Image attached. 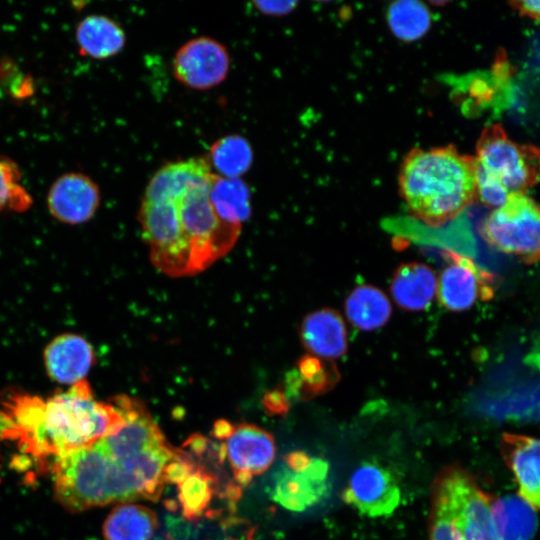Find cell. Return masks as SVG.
Listing matches in <instances>:
<instances>
[{
    "label": "cell",
    "mask_w": 540,
    "mask_h": 540,
    "mask_svg": "<svg viewBox=\"0 0 540 540\" xmlns=\"http://www.w3.org/2000/svg\"><path fill=\"white\" fill-rule=\"evenodd\" d=\"M492 521L498 540H531L537 530L535 509L520 496L507 495L492 502Z\"/></svg>",
    "instance_id": "d6986e66"
},
{
    "label": "cell",
    "mask_w": 540,
    "mask_h": 540,
    "mask_svg": "<svg viewBox=\"0 0 540 540\" xmlns=\"http://www.w3.org/2000/svg\"><path fill=\"white\" fill-rule=\"evenodd\" d=\"M264 405L272 414H283L287 411L288 402L283 393L274 391L264 399Z\"/></svg>",
    "instance_id": "4dcf8cb0"
},
{
    "label": "cell",
    "mask_w": 540,
    "mask_h": 540,
    "mask_svg": "<svg viewBox=\"0 0 540 540\" xmlns=\"http://www.w3.org/2000/svg\"><path fill=\"white\" fill-rule=\"evenodd\" d=\"M500 448L518 485L519 496L534 509H540V439L504 433Z\"/></svg>",
    "instance_id": "5bb4252c"
},
{
    "label": "cell",
    "mask_w": 540,
    "mask_h": 540,
    "mask_svg": "<svg viewBox=\"0 0 540 540\" xmlns=\"http://www.w3.org/2000/svg\"><path fill=\"white\" fill-rule=\"evenodd\" d=\"M510 6L516 11L520 16L527 17L538 23H540V1L527 0V1H511L509 2Z\"/></svg>",
    "instance_id": "83f0119b"
},
{
    "label": "cell",
    "mask_w": 540,
    "mask_h": 540,
    "mask_svg": "<svg viewBox=\"0 0 540 540\" xmlns=\"http://www.w3.org/2000/svg\"><path fill=\"white\" fill-rule=\"evenodd\" d=\"M79 52L94 59H106L118 54L125 46L123 28L106 15L90 14L81 19L75 29Z\"/></svg>",
    "instance_id": "ac0fdd59"
},
{
    "label": "cell",
    "mask_w": 540,
    "mask_h": 540,
    "mask_svg": "<svg viewBox=\"0 0 540 540\" xmlns=\"http://www.w3.org/2000/svg\"><path fill=\"white\" fill-rule=\"evenodd\" d=\"M273 436L252 424L234 426L231 435L218 449V459L225 458L232 468L233 478L239 487L247 486L253 476L266 471L275 457Z\"/></svg>",
    "instance_id": "9c48e42d"
},
{
    "label": "cell",
    "mask_w": 540,
    "mask_h": 540,
    "mask_svg": "<svg viewBox=\"0 0 540 540\" xmlns=\"http://www.w3.org/2000/svg\"><path fill=\"white\" fill-rule=\"evenodd\" d=\"M342 498L363 515L383 517L391 515L399 506L401 491L389 469L368 461L353 472Z\"/></svg>",
    "instance_id": "30bf717a"
},
{
    "label": "cell",
    "mask_w": 540,
    "mask_h": 540,
    "mask_svg": "<svg viewBox=\"0 0 540 540\" xmlns=\"http://www.w3.org/2000/svg\"><path fill=\"white\" fill-rule=\"evenodd\" d=\"M474 159L476 175L497 182L510 194L526 193L540 179V148L513 141L498 123L482 130Z\"/></svg>",
    "instance_id": "8992f818"
},
{
    "label": "cell",
    "mask_w": 540,
    "mask_h": 540,
    "mask_svg": "<svg viewBox=\"0 0 540 540\" xmlns=\"http://www.w3.org/2000/svg\"><path fill=\"white\" fill-rule=\"evenodd\" d=\"M217 175L225 178H239L251 167L253 150L241 135H228L218 139L210 148L207 158Z\"/></svg>",
    "instance_id": "603a6c76"
},
{
    "label": "cell",
    "mask_w": 540,
    "mask_h": 540,
    "mask_svg": "<svg viewBox=\"0 0 540 540\" xmlns=\"http://www.w3.org/2000/svg\"><path fill=\"white\" fill-rule=\"evenodd\" d=\"M234 425L225 419H219L215 422L212 435L217 440L225 441L233 432Z\"/></svg>",
    "instance_id": "d6a6232c"
},
{
    "label": "cell",
    "mask_w": 540,
    "mask_h": 540,
    "mask_svg": "<svg viewBox=\"0 0 540 540\" xmlns=\"http://www.w3.org/2000/svg\"><path fill=\"white\" fill-rule=\"evenodd\" d=\"M492 502L470 473L443 468L432 484L428 540H498Z\"/></svg>",
    "instance_id": "5b68a950"
},
{
    "label": "cell",
    "mask_w": 540,
    "mask_h": 540,
    "mask_svg": "<svg viewBox=\"0 0 540 540\" xmlns=\"http://www.w3.org/2000/svg\"><path fill=\"white\" fill-rule=\"evenodd\" d=\"M207 158L170 162L149 180L138 220L152 263L172 277L199 273L235 244L240 227L223 222L209 197Z\"/></svg>",
    "instance_id": "6da1fadb"
},
{
    "label": "cell",
    "mask_w": 540,
    "mask_h": 540,
    "mask_svg": "<svg viewBox=\"0 0 540 540\" xmlns=\"http://www.w3.org/2000/svg\"><path fill=\"white\" fill-rule=\"evenodd\" d=\"M215 492V475L197 465L195 471L178 484V502L183 516L190 521L198 520L207 511Z\"/></svg>",
    "instance_id": "cb8c5ba5"
},
{
    "label": "cell",
    "mask_w": 540,
    "mask_h": 540,
    "mask_svg": "<svg viewBox=\"0 0 540 540\" xmlns=\"http://www.w3.org/2000/svg\"><path fill=\"white\" fill-rule=\"evenodd\" d=\"M100 204L97 183L82 172H67L52 183L47 194L49 213L59 222L78 225L90 220Z\"/></svg>",
    "instance_id": "4fadbf2b"
},
{
    "label": "cell",
    "mask_w": 540,
    "mask_h": 540,
    "mask_svg": "<svg viewBox=\"0 0 540 540\" xmlns=\"http://www.w3.org/2000/svg\"><path fill=\"white\" fill-rule=\"evenodd\" d=\"M4 400L2 438L16 440L44 470L58 457L101 440L123 419L112 402L95 400L86 380L46 399L14 392Z\"/></svg>",
    "instance_id": "7a4b0ae2"
},
{
    "label": "cell",
    "mask_w": 540,
    "mask_h": 540,
    "mask_svg": "<svg viewBox=\"0 0 540 540\" xmlns=\"http://www.w3.org/2000/svg\"><path fill=\"white\" fill-rule=\"evenodd\" d=\"M345 311L355 327L371 331L387 323L391 316V304L379 288L360 285L346 298Z\"/></svg>",
    "instance_id": "7402d4cb"
},
{
    "label": "cell",
    "mask_w": 540,
    "mask_h": 540,
    "mask_svg": "<svg viewBox=\"0 0 540 540\" xmlns=\"http://www.w3.org/2000/svg\"><path fill=\"white\" fill-rule=\"evenodd\" d=\"M331 491L330 465L321 457H312L301 471L283 465L275 474L272 499L293 512H303L323 501Z\"/></svg>",
    "instance_id": "7c38bea8"
},
{
    "label": "cell",
    "mask_w": 540,
    "mask_h": 540,
    "mask_svg": "<svg viewBox=\"0 0 540 540\" xmlns=\"http://www.w3.org/2000/svg\"><path fill=\"white\" fill-rule=\"evenodd\" d=\"M481 237L496 250L524 263L540 261V205L526 193H512L480 225Z\"/></svg>",
    "instance_id": "52a82bcc"
},
{
    "label": "cell",
    "mask_w": 540,
    "mask_h": 540,
    "mask_svg": "<svg viewBox=\"0 0 540 540\" xmlns=\"http://www.w3.org/2000/svg\"><path fill=\"white\" fill-rule=\"evenodd\" d=\"M43 359L50 379L58 384L72 386L86 380L85 377L95 361V354L85 338L65 333L48 343Z\"/></svg>",
    "instance_id": "9a60e30c"
},
{
    "label": "cell",
    "mask_w": 540,
    "mask_h": 540,
    "mask_svg": "<svg viewBox=\"0 0 540 540\" xmlns=\"http://www.w3.org/2000/svg\"><path fill=\"white\" fill-rule=\"evenodd\" d=\"M32 198L21 184V172L8 157L0 156V212H23L30 208Z\"/></svg>",
    "instance_id": "484cf974"
},
{
    "label": "cell",
    "mask_w": 540,
    "mask_h": 540,
    "mask_svg": "<svg viewBox=\"0 0 540 540\" xmlns=\"http://www.w3.org/2000/svg\"><path fill=\"white\" fill-rule=\"evenodd\" d=\"M390 288L394 301L401 308L422 311L431 304L437 293V280L428 265L406 263L395 270Z\"/></svg>",
    "instance_id": "e0dca14e"
},
{
    "label": "cell",
    "mask_w": 540,
    "mask_h": 540,
    "mask_svg": "<svg viewBox=\"0 0 540 540\" xmlns=\"http://www.w3.org/2000/svg\"><path fill=\"white\" fill-rule=\"evenodd\" d=\"M449 264L437 283V295L447 310L469 309L478 299L487 301L494 295L495 276L478 267L470 258L448 251Z\"/></svg>",
    "instance_id": "8fae6325"
},
{
    "label": "cell",
    "mask_w": 540,
    "mask_h": 540,
    "mask_svg": "<svg viewBox=\"0 0 540 540\" xmlns=\"http://www.w3.org/2000/svg\"><path fill=\"white\" fill-rule=\"evenodd\" d=\"M300 336L306 349L322 358H339L347 351L344 321L337 311L330 308L308 314L302 322Z\"/></svg>",
    "instance_id": "2e32d148"
},
{
    "label": "cell",
    "mask_w": 540,
    "mask_h": 540,
    "mask_svg": "<svg viewBox=\"0 0 540 540\" xmlns=\"http://www.w3.org/2000/svg\"><path fill=\"white\" fill-rule=\"evenodd\" d=\"M208 439L201 434H192L183 444V450L192 456H202L208 448Z\"/></svg>",
    "instance_id": "f546056e"
},
{
    "label": "cell",
    "mask_w": 540,
    "mask_h": 540,
    "mask_svg": "<svg viewBox=\"0 0 540 540\" xmlns=\"http://www.w3.org/2000/svg\"><path fill=\"white\" fill-rule=\"evenodd\" d=\"M326 368L319 359L304 357L299 363L298 385L293 390L303 397L314 396L327 390L332 382Z\"/></svg>",
    "instance_id": "4316f807"
},
{
    "label": "cell",
    "mask_w": 540,
    "mask_h": 540,
    "mask_svg": "<svg viewBox=\"0 0 540 540\" xmlns=\"http://www.w3.org/2000/svg\"><path fill=\"white\" fill-rule=\"evenodd\" d=\"M387 20L392 32L401 40L422 37L431 24V13L421 2L405 0L390 5Z\"/></svg>",
    "instance_id": "d4e9b609"
},
{
    "label": "cell",
    "mask_w": 540,
    "mask_h": 540,
    "mask_svg": "<svg viewBox=\"0 0 540 540\" xmlns=\"http://www.w3.org/2000/svg\"><path fill=\"white\" fill-rule=\"evenodd\" d=\"M209 197L218 217L226 224L241 228L250 216V191L240 178H225L214 173Z\"/></svg>",
    "instance_id": "44dd1931"
},
{
    "label": "cell",
    "mask_w": 540,
    "mask_h": 540,
    "mask_svg": "<svg viewBox=\"0 0 540 540\" xmlns=\"http://www.w3.org/2000/svg\"><path fill=\"white\" fill-rule=\"evenodd\" d=\"M255 7L260 10L262 13L267 15H283L288 13L294 8L296 2L291 1H281V2H268V1H257L254 2Z\"/></svg>",
    "instance_id": "f1b7e54d"
},
{
    "label": "cell",
    "mask_w": 540,
    "mask_h": 540,
    "mask_svg": "<svg viewBox=\"0 0 540 540\" xmlns=\"http://www.w3.org/2000/svg\"><path fill=\"white\" fill-rule=\"evenodd\" d=\"M49 471L56 500L71 512L140 500L123 461L101 440L58 457Z\"/></svg>",
    "instance_id": "277c9868"
},
{
    "label": "cell",
    "mask_w": 540,
    "mask_h": 540,
    "mask_svg": "<svg viewBox=\"0 0 540 540\" xmlns=\"http://www.w3.org/2000/svg\"><path fill=\"white\" fill-rule=\"evenodd\" d=\"M399 187L416 218L431 226L445 224L476 199L474 156L452 145L413 149L401 164Z\"/></svg>",
    "instance_id": "3957f363"
},
{
    "label": "cell",
    "mask_w": 540,
    "mask_h": 540,
    "mask_svg": "<svg viewBox=\"0 0 540 540\" xmlns=\"http://www.w3.org/2000/svg\"><path fill=\"white\" fill-rule=\"evenodd\" d=\"M230 56L217 40L200 36L184 43L176 52L172 68L186 87L204 90L220 84L227 76Z\"/></svg>",
    "instance_id": "ba28073f"
},
{
    "label": "cell",
    "mask_w": 540,
    "mask_h": 540,
    "mask_svg": "<svg viewBox=\"0 0 540 540\" xmlns=\"http://www.w3.org/2000/svg\"><path fill=\"white\" fill-rule=\"evenodd\" d=\"M311 458L303 451H293L285 457L284 465L290 470L301 471L309 464Z\"/></svg>",
    "instance_id": "1f68e13d"
},
{
    "label": "cell",
    "mask_w": 540,
    "mask_h": 540,
    "mask_svg": "<svg viewBox=\"0 0 540 540\" xmlns=\"http://www.w3.org/2000/svg\"><path fill=\"white\" fill-rule=\"evenodd\" d=\"M158 519L150 508L133 502L116 505L103 524L105 540H151Z\"/></svg>",
    "instance_id": "ffe728a7"
}]
</instances>
